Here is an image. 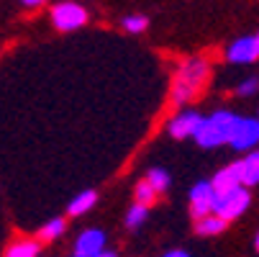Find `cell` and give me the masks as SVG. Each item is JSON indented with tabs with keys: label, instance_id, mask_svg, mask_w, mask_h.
Masks as SVG:
<instances>
[{
	"label": "cell",
	"instance_id": "obj_6",
	"mask_svg": "<svg viewBox=\"0 0 259 257\" xmlns=\"http://www.w3.org/2000/svg\"><path fill=\"white\" fill-rule=\"evenodd\" d=\"M200 124H203V116H200V114L185 111V114H180V116H175V119L169 121V134H172L175 139H190V136L198 134Z\"/></svg>",
	"mask_w": 259,
	"mask_h": 257
},
{
	"label": "cell",
	"instance_id": "obj_7",
	"mask_svg": "<svg viewBox=\"0 0 259 257\" xmlns=\"http://www.w3.org/2000/svg\"><path fill=\"white\" fill-rule=\"evenodd\" d=\"M213 188L210 182H198V186L190 191V211L195 218H203V216H210V208H213Z\"/></svg>",
	"mask_w": 259,
	"mask_h": 257
},
{
	"label": "cell",
	"instance_id": "obj_11",
	"mask_svg": "<svg viewBox=\"0 0 259 257\" xmlns=\"http://www.w3.org/2000/svg\"><path fill=\"white\" fill-rule=\"evenodd\" d=\"M239 177L241 186H256L259 182V152H249L241 162H239Z\"/></svg>",
	"mask_w": 259,
	"mask_h": 257
},
{
	"label": "cell",
	"instance_id": "obj_1",
	"mask_svg": "<svg viewBox=\"0 0 259 257\" xmlns=\"http://www.w3.org/2000/svg\"><path fill=\"white\" fill-rule=\"evenodd\" d=\"M208 75H210V69H208V62H205V59H200V57L188 59V62L180 67L177 78H175V83H172V103L180 105V103H185V100H190V98L205 85Z\"/></svg>",
	"mask_w": 259,
	"mask_h": 257
},
{
	"label": "cell",
	"instance_id": "obj_4",
	"mask_svg": "<svg viewBox=\"0 0 259 257\" xmlns=\"http://www.w3.org/2000/svg\"><path fill=\"white\" fill-rule=\"evenodd\" d=\"M85 21H88V11L77 3H57L52 8V23L59 31H75L85 26Z\"/></svg>",
	"mask_w": 259,
	"mask_h": 257
},
{
	"label": "cell",
	"instance_id": "obj_5",
	"mask_svg": "<svg viewBox=\"0 0 259 257\" xmlns=\"http://www.w3.org/2000/svg\"><path fill=\"white\" fill-rule=\"evenodd\" d=\"M256 141H259V119H239L231 136V146L239 152H246L256 146Z\"/></svg>",
	"mask_w": 259,
	"mask_h": 257
},
{
	"label": "cell",
	"instance_id": "obj_17",
	"mask_svg": "<svg viewBox=\"0 0 259 257\" xmlns=\"http://www.w3.org/2000/svg\"><path fill=\"white\" fill-rule=\"evenodd\" d=\"M62 232H64V218H52V222L39 232V237H41L44 242H52V239L62 237Z\"/></svg>",
	"mask_w": 259,
	"mask_h": 257
},
{
	"label": "cell",
	"instance_id": "obj_10",
	"mask_svg": "<svg viewBox=\"0 0 259 257\" xmlns=\"http://www.w3.org/2000/svg\"><path fill=\"white\" fill-rule=\"evenodd\" d=\"M241 186V177H239V162L236 165H229L224 170H218L215 177L210 180V188L213 193H226V191H234Z\"/></svg>",
	"mask_w": 259,
	"mask_h": 257
},
{
	"label": "cell",
	"instance_id": "obj_12",
	"mask_svg": "<svg viewBox=\"0 0 259 257\" xmlns=\"http://www.w3.org/2000/svg\"><path fill=\"white\" fill-rule=\"evenodd\" d=\"M229 227V222H224V218H218V216H203L195 222V232L203 234V237H213V234H221Z\"/></svg>",
	"mask_w": 259,
	"mask_h": 257
},
{
	"label": "cell",
	"instance_id": "obj_8",
	"mask_svg": "<svg viewBox=\"0 0 259 257\" xmlns=\"http://www.w3.org/2000/svg\"><path fill=\"white\" fill-rule=\"evenodd\" d=\"M105 247V234L100 229H88L77 237L75 244V257H98Z\"/></svg>",
	"mask_w": 259,
	"mask_h": 257
},
{
	"label": "cell",
	"instance_id": "obj_9",
	"mask_svg": "<svg viewBox=\"0 0 259 257\" xmlns=\"http://www.w3.org/2000/svg\"><path fill=\"white\" fill-rule=\"evenodd\" d=\"M229 59L231 62H239V64L256 62L259 59V42H256V36H244V39H236L229 47Z\"/></svg>",
	"mask_w": 259,
	"mask_h": 257
},
{
	"label": "cell",
	"instance_id": "obj_13",
	"mask_svg": "<svg viewBox=\"0 0 259 257\" xmlns=\"http://www.w3.org/2000/svg\"><path fill=\"white\" fill-rule=\"evenodd\" d=\"M95 201H98V193L95 191H85V193H80L75 201L67 206V213L69 216H82L85 211H90L95 206Z\"/></svg>",
	"mask_w": 259,
	"mask_h": 257
},
{
	"label": "cell",
	"instance_id": "obj_3",
	"mask_svg": "<svg viewBox=\"0 0 259 257\" xmlns=\"http://www.w3.org/2000/svg\"><path fill=\"white\" fill-rule=\"evenodd\" d=\"M249 201H251L249 191H246L244 186H239V188L226 191V193H215L210 211H213V216L224 218V222H231V218L241 216V213L249 208Z\"/></svg>",
	"mask_w": 259,
	"mask_h": 257
},
{
	"label": "cell",
	"instance_id": "obj_20",
	"mask_svg": "<svg viewBox=\"0 0 259 257\" xmlns=\"http://www.w3.org/2000/svg\"><path fill=\"white\" fill-rule=\"evenodd\" d=\"M256 90H259V80H256V78H249V80H244V83L236 88L239 95H254Z\"/></svg>",
	"mask_w": 259,
	"mask_h": 257
},
{
	"label": "cell",
	"instance_id": "obj_22",
	"mask_svg": "<svg viewBox=\"0 0 259 257\" xmlns=\"http://www.w3.org/2000/svg\"><path fill=\"white\" fill-rule=\"evenodd\" d=\"M28 11H36V8H41V0H26V3H23Z\"/></svg>",
	"mask_w": 259,
	"mask_h": 257
},
{
	"label": "cell",
	"instance_id": "obj_21",
	"mask_svg": "<svg viewBox=\"0 0 259 257\" xmlns=\"http://www.w3.org/2000/svg\"><path fill=\"white\" fill-rule=\"evenodd\" d=\"M162 257H190L185 249H172V252H167V254H162Z\"/></svg>",
	"mask_w": 259,
	"mask_h": 257
},
{
	"label": "cell",
	"instance_id": "obj_15",
	"mask_svg": "<svg viewBox=\"0 0 259 257\" xmlns=\"http://www.w3.org/2000/svg\"><path fill=\"white\" fill-rule=\"evenodd\" d=\"M146 182L152 186L154 193H164L169 188V175L162 167H154V170H149V175H146Z\"/></svg>",
	"mask_w": 259,
	"mask_h": 257
},
{
	"label": "cell",
	"instance_id": "obj_2",
	"mask_svg": "<svg viewBox=\"0 0 259 257\" xmlns=\"http://www.w3.org/2000/svg\"><path fill=\"white\" fill-rule=\"evenodd\" d=\"M239 119L231 114V111H215L210 114L208 119H203L198 134H195V141L205 150L210 146H221V144H231V136H234V129H236Z\"/></svg>",
	"mask_w": 259,
	"mask_h": 257
},
{
	"label": "cell",
	"instance_id": "obj_16",
	"mask_svg": "<svg viewBox=\"0 0 259 257\" xmlns=\"http://www.w3.org/2000/svg\"><path fill=\"white\" fill-rule=\"evenodd\" d=\"M154 198H157V193L152 191V186H149L146 180H141L139 186H136V203L144 206V208H149V206L154 203Z\"/></svg>",
	"mask_w": 259,
	"mask_h": 257
},
{
	"label": "cell",
	"instance_id": "obj_25",
	"mask_svg": "<svg viewBox=\"0 0 259 257\" xmlns=\"http://www.w3.org/2000/svg\"><path fill=\"white\" fill-rule=\"evenodd\" d=\"M256 42H259V36H256Z\"/></svg>",
	"mask_w": 259,
	"mask_h": 257
},
{
	"label": "cell",
	"instance_id": "obj_19",
	"mask_svg": "<svg viewBox=\"0 0 259 257\" xmlns=\"http://www.w3.org/2000/svg\"><path fill=\"white\" fill-rule=\"evenodd\" d=\"M146 26H149V21H146V16H128L123 21V28L131 31V33H141Z\"/></svg>",
	"mask_w": 259,
	"mask_h": 257
},
{
	"label": "cell",
	"instance_id": "obj_14",
	"mask_svg": "<svg viewBox=\"0 0 259 257\" xmlns=\"http://www.w3.org/2000/svg\"><path fill=\"white\" fill-rule=\"evenodd\" d=\"M36 254H39V244L28 242V239H21V242L11 244L3 257H36Z\"/></svg>",
	"mask_w": 259,
	"mask_h": 257
},
{
	"label": "cell",
	"instance_id": "obj_24",
	"mask_svg": "<svg viewBox=\"0 0 259 257\" xmlns=\"http://www.w3.org/2000/svg\"><path fill=\"white\" fill-rule=\"evenodd\" d=\"M254 247H256V252H259V234H256V239H254Z\"/></svg>",
	"mask_w": 259,
	"mask_h": 257
},
{
	"label": "cell",
	"instance_id": "obj_18",
	"mask_svg": "<svg viewBox=\"0 0 259 257\" xmlns=\"http://www.w3.org/2000/svg\"><path fill=\"white\" fill-rule=\"evenodd\" d=\"M146 211H149V208H144V206H139V203L131 206V211L126 213V224H128V229H139V227L144 224Z\"/></svg>",
	"mask_w": 259,
	"mask_h": 257
},
{
	"label": "cell",
	"instance_id": "obj_23",
	"mask_svg": "<svg viewBox=\"0 0 259 257\" xmlns=\"http://www.w3.org/2000/svg\"><path fill=\"white\" fill-rule=\"evenodd\" d=\"M98 257H118V254H116V252H105V249H103V252H100Z\"/></svg>",
	"mask_w": 259,
	"mask_h": 257
}]
</instances>
